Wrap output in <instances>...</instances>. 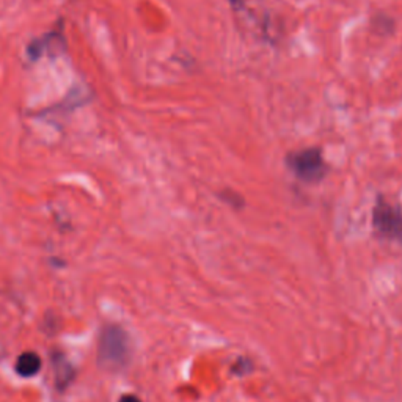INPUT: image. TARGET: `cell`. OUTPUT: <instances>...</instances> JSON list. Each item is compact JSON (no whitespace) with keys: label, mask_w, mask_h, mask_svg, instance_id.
<instances>
[{"label":"cell","mask_w":402,"mask_h":402,"mask_svg":"<svg viewBox=\"0 0 402 402\" xmlns=\"http://www.w3.org/2000/svg\"><path fill=\"white\" fill-rule=\"evenodd\" d=\"M394 17L387 16L385 13H379L371 17V28L377 35H392L394 32Z\"/></svg>","instance_id":"6"},{"label":"cell","mask_w":402,"mask_h":402,"mask_svg":"<svg viewBox=\"0 0 402 402\" xmlns=\"http://www.w3.org/2000/svg\"><path fill=\"white\" fill-rule=\"evenodd\" d=\"M285 164L299 181L305 184H317L326 179L330 173V167L321 148L308 146L302 149H294L287 153Z\"/></svg>","instance_id":"2"},{"label":"cell","mask_w":402,"mask_h":402,"mask_svg":"<svg viewBox=\"0 0 402 402\" xmlns=\"http://www.w3.org/2000/svg\"><path fill=\"white\" fill-rule=\"evenodd\" d=\"M131 360V341L122 327L109 324L103 328L98 346V363L106 371H119Z\"/></svg>","instance_id":"1"},{"label":"cell","mask_w":402,"mask_h":402,"mask_svg":"<svg viewBox=\"0 0 402 402\" xmlns=\"http://www.w3.org/2000/svg\"><path fill=\"white\" fill-rule=\"evenodd\" d=\"M118 402H142L139 398H137V396H134V394H126V396H123L122 399H119Z\"/></svg>","instance_id":"8"},{"label":"cell","mask_w":402,"mask_h":402,"mask_svg":"<svg viewBox=\"0 0 402 402\" xmlns=\"http://www.w3.org/2000/svg\"><path fill=\"white\" fill-rule=\"evenodd\" d=\"M219 198L221 201L225 203L233 209H236V211H242L245 208V198L239 194V192L233 190V189H225V190H220L219 192Z\"/></svg>","instance_id":"7"},{"label":"cell","mask_w":402,"mask_h":402,"mask_svg":"<svg viewBox=\"0 0 402 402\" xmlns=\"http://www.w3.org/2000/svg\"><path fill=\"white\" fill-rule=\"evenodd\" d=\"M41 369V358L35 352H24L16 362V373L21 377H33Z\"/></svg>","instance_id":"5"},{"label":"cell","mask_w":402,"mask_h":402,"mask_svg":"<svg viewBox=\"0 0 402 402\" xmlns=\"http://www.w3.org/2000/svg\"><path fill=\"white\" fill-rule=\"evenodd\" d=\"M371 226L382 241L402 242V208L379 194L371 209Z\"/></svg>","instance_id":"3"},{"label":"cell","mask_w":402,"mask_h":402,"mask_svg":"<svg viewBox=\"0 0 402 402\" xmlns=\"http://www.w3.org/2000/svg\"><path fill=\"white\" fill-rule=\"evenodd\" d=\"M53 369H56V382L58 388H65L74 379V368L62 353H53Z\"/></svg>","instance_id":"4"}]
</instances>
